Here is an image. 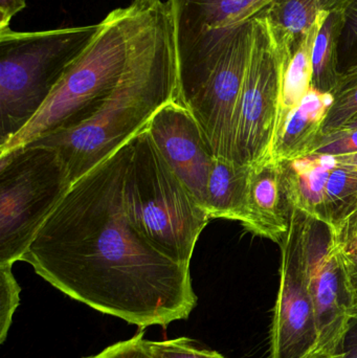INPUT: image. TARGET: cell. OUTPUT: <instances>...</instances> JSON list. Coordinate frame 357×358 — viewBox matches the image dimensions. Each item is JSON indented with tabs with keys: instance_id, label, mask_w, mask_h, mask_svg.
Instances as JSON below:
<instances>
[{
	"instance_id": "obj_1",
	"label": "cell",
	"mask_w": 357,
	"mask_h": 358,
	"mask_svg": "<svg viewBox=\"0 0 357 358\" xmlns=\"http://www.w3.org/2000/svg\"><path fill=\"white\" fill-rule=\"evenodd\" d=\"M130 141L73 183L21 261L65 296L138 328L168 327L197 306L190 266L154 248L126 215Z\"/></svg>"
},
{
	"instance_id": "obj_2",
	"label": "cell",
	"mask_w": 357,
	"mask_h": 358,
	"mask_svg": "<svg viewBox=\"0 0 357 358\" xmlns=\"http://www.w3.org/2000/svg\"><path fill=\"white\" fill-rule=\"evenodd\" d=\"M173 17L143 44L100 110L82 125L50 134L38 144L56 149L73 182L145 129L153 115L177 101Z\"/></svg>"
},
{
	"instance_id": "obj_3",
	"label": "cell",
	"mask_w": 357,
	"mask_h": 358,
	"mask_svg": "<svg viewBox=\"0 0 357 358\" xmlns=\"http://www.w3.org/2000/svg\"><path fill=\"white\" fill-rule=\"evenodd\" d=\"M169 2L133 0L101 21L92 43L71 65L33 119L0 153L73 129L92 119L117 87L136 52L171 16Z\"/></svg>"
},
{
	"instance_id": "obj_4",
	"label": "cell",
	"mask_w": 357,
	"mask_h": 358,
	"mask_svg": "<svg viewBox=\"0 0 357 358\" xmlns=\"http://www.w3.org/2000/svg\"><path fill=\"white\" fill-rule=\"evenodd\" d=\"M123 202L131 224L156 250L190 266L211 217L161 157L146 128L130 141Z\"/></svg>"
},
{
	"instance_id": "obj_5",
	"label": "cell",
	"mask_w": 357,
	"mask_h": 358,
	"mask_svg": "<svg viewBox=\"0 0 357 358\" xmlns=\"http://www.w3.org/2000/svg\"><path fill=\"white\" fill-rule=\"evenodd\" d=\"M100 27L0 29V147L33 119Z\"/></svg>"
},
{
	"instance_id": "obj_6",
	"label": "cell",
	"mask_w": 357,
	"mask_h": 358,
	"mask_svg": "<svg viewBox=\"0 0 357 358\" xmlns=\"http://www.w3.org/2000/svg\"><path fill=\"white\" fill-rule=\"evenodd\" d=\"M73 183L52 147L31 143L0 153V264L21 261Z\"/></svg>"
},
{
	"instance_id": "obj_7",
	"label": "cell",
	"mask_w": 357,
	"mask_h": 358,
	"mask_svg": "<svg viewBox=\"0 0 357 358\" xmlns=\"http://www.w3.org/2000/svg\"><path fill=\"white\" fill-rule=\"evenodd\" d=\"M252 20L228 29L212 58L178 84L177 102L193 115L216 159L235 161L239 98L251 46Z\"/></svg>"
},
{
	"instance_id": "obj_8",
	"label": "cell",
	"mask_w": 357,
	"mask_h": 358,
	"mask_svg": "<svg viewBox=\"0 0 357 358\" xmlns=\"http://www.w3.org/2000/svg\"><path fill=\"white\" fill-rule=\"evenodd\" d=\"M283 60L261 16L252 19L251 46L239 98L235 161L254 166L268 161L274 145Z\"/></svg>"
},
{
	"instance_id": "obj_9",
	"label": "cell",
	"mask_w": 357,
	"mask_h": 358,
	"mask_svg": "<svg viewBox=\"0 0 357 358\" xmlns=\"http://www.w3.org/2000/svg\"><path fill=\"white\" fill-rule=\"evenodd\" d=\"M304 215L291 208L281 242L280 283L270 326V358H307L319 345L316 310L308 288Z\"/></svg>"
},
{
	"instance_id": "obj_10",
	"label": "cell",
	"mask_w": 357,
	"mask_h": 358,
	"mask_svg": "<svg viewBox=\"0 0 357 358\" xmlns=\"http://www.w3.org/2000/svg\"><path fill=\"white\" fill-rule=\"evenodd\" d=\"M303 246L308 288L316 310V351L335 355L357 308L345 269L333 248L329 227L304 215Z\"/></svg>"
},
{
	"instance_id": "obj_11",
	"label": "cell",
	"mask_w": 357,
	"mask_h": 358,
	"mask_svg": "<svg viewBox=\"0 0 357 358\" xmlns=\"http://www.w3.org/2000/svg\"><path fill=\"white\" fill-rule=\"evenodd\" d=\"M146 129L174 173L207 210V180L215 157L196 120L173 101L153 115Z\"/></svg>"
},
{
	"instance_id": "obj_12",
	"label": "cell",
	"mask_w": 357,
	"mask_h": 358,
	"mask_svg": "<svg viewBox=\"0 0 357 358\" xmlns=\"http://www.w3.org/2000/svg\"><path fill=\"white\" fill-rule=\"evenodd\" d=\"M275 0H168L175 34L176 55L190 50L203 36L249 22Z\"/></svg>"
},
{
	"instance_id": "obj_13",
	"label": "cell",
	"mask_w": 357,
	"mask_h": 358,
	"mask_svg": "<svg viewBox=\"0 0 357 358\" xmlns=\"http://www.w3.org/2000/svg\"><path fill=\"white\" fill-rule=\"evenodd\" d=\"M291 210L280 163L268 159L252 166L245 229L281 243L289 231Z\"/></svg>"
},
{
	"instance_id": "obj_14",
	"label": "cell",
	"mask_w": 357,
	"mask_h": 358,
	"mask_svg": "<svg viewBox=\"0 0 357 358\" xmlns=\"http://www.w3.org/2000/svg\"><path fill=\"white\" fill-rule=\"evenodd\" d=\"M333 105L331 92H321L312 86L299 106L287 117L268 159L282 163L314 155Z\"/></svg>"
},
{
	"instance_id": "obj_15",
	"label": "cell",
	"mask_w": 357,
	"mask_h": 358,
	"mask_svg": "<svg viewBox=\"0 0 357 358\" xmlns=\"http://www.w3.org/2000/svg\"><path fill=\"white\" fill-rule=\"evenodd\" d=\"M354 0H275L260 16L276 50L291 57L323 12L347 10Z\"/></svg>"
},
{
	"instance_id": "obj_16",
	"label": "cell",
	"mask_w": 357,
	"mask_h": 358,
	"mask_svg": "<svg viewBox=\"0 0 357 358\" xmlns=\"http://www.w3.org/2000/svg\"><path fill=\"white\" fill-rule=\"evenodd\" d=\"M335 155H312L280 163L291 208L323 223L327 181Z\"/></svg>"
},
{
	"instance_id": "obj_17",
	"label": "cell",
	"mask_w": 357,
	"mask_h": 358,
	"mask_svg": "<svg viewBox=\"0 0 357 358\" xmlns=\"http://www.w3.org/2000/svg\"><path fill=\"white\" fill-rule=\"evenodd\" d=\"M252 166L214 159L207 187V210L211 219L247 223Z\"/></svg>"
},
{
	"instance_id": "obj_18",
	"label": "cell",
	"mask_w": 357,
	"mask_h": 358,
	"mask_svg": "<svg viewBox=\"0 0 357 358\" xmlns=\"http://www.w3.org/2000/svg\"><path fill=\"white\" fill-rule=\"evenodd\" d=\"M328 14L329 12H323L319 15L316 22L306 34L289 62L282 65L274 144L287 117L299 106L312 86V48L316 34Z\"/></svg>"
},
{
	"instance_id": "obj_19",
	"label": "cell",
	"mask_w": 357,
	"mask_h": 358,
	"mask_svg": "<svg viewBox=\"0 0 357 358\" xmlns=\"http://www.w3.org/2000/svg\"><path fill=\"white\" fill-rule=\"evenodd\" d=\"M347 10L329 13L321 25L312 48V86L333 92L339 79L340 37L346 27Z\"/></svg>"
},
{
	"instance_id": "obj_20",
	"label": "cell",
	"mask_w": 357,
	"mask_h": 358,
	"mask_svg": "<svg viewBox=\"0 0 357 358\" xmlns=\"http://www.w3.org/2000/svg\"><path fill=\"white\" fill-rule=\"evenodd\" d=\"M323 134L339 131L357 115V62L340 73Z\"/></svg>"
},
{
	"instance_id": "obj_21",
	"label": "cell",
	"mask_w": 357,
	"mask_h": 358,
	"mask_svg": "<svg viewBox=\"0 0 357 358\" xmlns=\"http://www.w3.org/2000/svg\"><path fill=\"white\" fill-rule=\"evenodd\" d=\"M12 267L10 264H0V344L6 342L13 317L20 303L21 288Z\"/></svg>"
},
{
	"instance_id": "obj_22",
	"label": "cell",
	"mask_w": 357,
	"mask_h": 358,
	"mask_svg": "<svg viewBox=\"0 0 357 358\" xmlns=\"http://www.w3.org/2000/svg\"><path fill=\"white\" fill-rule=\"evenodd\" d=\"M337 252L357 255V198L328 225Z\"/></svg>"
},
{
	"instance_id": "obj_23",
	"label": "cell",
	"mask_w": 357,
	"mask_h": 358,
	"mask_svg": "<svg viewBox=\"0 0 357 358\" xmlns=\"http://www.w3.org/2000/svg\"><path fill=\"white\" fill-rule=\"evenodd\" d=\"M150 352L155 358H226L216 351L198 348L191 338L152 342L148 341Z\"/></svg>"
},
{
	"instance_id": "obj_24",
	"label": "cell",
	"mask_w": 357,
	"mask_h": 358,
	"mask_svg": "<svg viewBox=\"0 0 357 358\" xmlns=\"http://www.w3.org/2000/svg\"><path fill=\"white\" fill-rule=\"evenodd\" d=\"M84 358H155L149 350L148 341L144 332H140L127 341L115 343L100 353Z\"/></svg>"
},
{
	"instance_id": "obj_25",
	"label": "cell",
	"mask_w": 357,
	"mask_h": 358,
	"mask_svg": "<svg viewBox=\"0 0 357 358\" xmlns=\"http://www.w3.org/2000/svg\"><path fill=\"white\" fill-rule=\"evenodd\" d=\"M357 153V130H340L323 134L314 155H346Z\"/></svg>"
},
{
	"instance_id": "obj_26",
	"label": "cell",
	"mask_w": 357,
	"mask_h": 358,
	"mask_svg": "<svg viewBox=\"0 0 357 358\" xmlns=\"http://www.w3.org/2000/svg\"><path fill=\"white\" fill-rule=\"evenodd\" d=\"M335 355L337 358H357V308L346 325Z\"/></svg>"
},
{
	"instance_id": "obj_27",
	"label": "cell",
	"mask_w": 357,
	"mask_h": 358,
	"mask_svg": "<svg viewBox=\"0 0 357 358\" xmlns=\"http://www.w3.org/2000/svg\"><path fill=\"white\" fill-rule=\"evenodd\" d=\"M27 6V0H0V29L10 27L13 17Z\"/></svg>"
},
{
	"instance_id": "obj_28",
	"label": "cell",
	"mask_w": 357,
	"mask_h": 358,
	"mask_svg": "<svg viewBox=\"0 0 357 358\" xmlns=\"http://www.w3.org/2000/svg\"><path fill=\"white\" fill-rule=\"evenodd\" d=\"M337 254H339L342 264L345 269L346 275H347L350 288L354 292L357 306V255L341 254L339 252Z\"/></svg>"
},
{
	"instance_id": "obj_29",
	"label": "cell",
	"mask_w": 357,
	"mask_h": 358,
	"mask_svg": "<svg viewBox=\"0 0 357 358\" xmlns=\"http://www.w3.org/2000/svg\"><path fill=\"white\" fill-rule=\"evenodd\" d=\"M347 19H346V27L349 31L350 36L354 40H357V0H354L347 8ZM345 27V29H346Z\"/></svg>"
},
{
	"instance_id": "obj_30",
	"label": "cell",
	"mask_w": 357,
	"mask_h": 358,
	"mask_svg": "<svg viewBox=\"0 0 357 358\" xmlns=\"http://www.w3.org/2000/svg\"><path fill=\"white\" fill-rule=\"evenodd\" d=\"M340 163L344 165L352 166V167H357V153H352V155H339L337 157Z\"/></svg>"
},
{
	"instance_id": "obj_31",
	"label": "cell",
	"mask_w": 357,
	"mask_h": 358,
	"mask_svg": "<svg viewBox=\"0 0 357 358\" xmlns=\"http://www.w3.org/2000/svg\"><path fill=\"white\" fill-rule=\"evenodd\" d=\"M307 358H337V357L323 352V351H314Z\"/></svg>"
},
{
	"instance_id": "obj_32",
	"label": "cell",
	"mask_w": 357,
	"mask_h": 358,
	"mask_svg": "<svg viewBox=\"0 0 357 358\" xmlns=\"http://www.w3.org/2000/svg\"><path fill=\"white\" fill-rule=\"evenodd\" d=\"M341 130H357V115L354 120H351L347 125L344 126Z\"/></svg>"
}]
</instances>
